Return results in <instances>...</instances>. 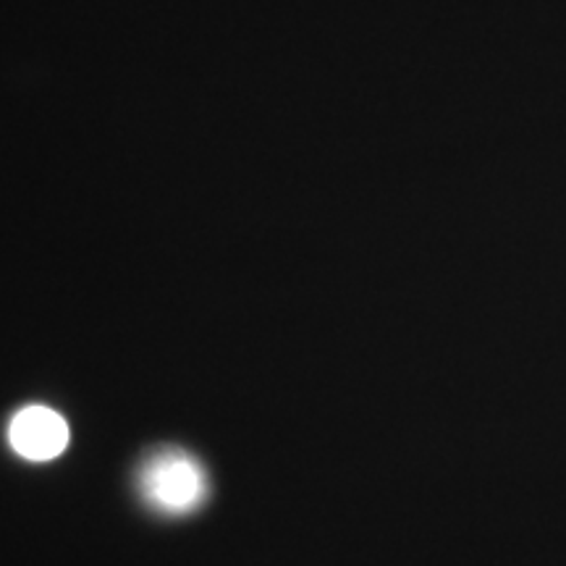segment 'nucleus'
Returning a JSON list of instances; mask_svg holds the SVG:
<instances>
[{"mask_svg": "<svg viewBox=\"0 0 566 566\" xmlns=\"http://www.w3.org/2000/svg\"><path fill=\"white\" fill-rule=\"evenodd\" d=\"M139 491L163 512H192L208 499L210 483L205 467L181 449H160L142 464Z\"/></svg>", "mask_w": 566, "mask_h": 566, "instance_id": "nucleus-1", "label": "nucleus"}, {"mask_svg": "<svg viewBox=\"0 0 566 566\" xmlns=\"http://www.w3.org/2000/svg\"><path fill=\"white\" fill-rule=\"evenodd\" d=\"M11 449L27 462H51L69 446V424L55 409L30 405L13 415L9 424Z\"/></svg>", "mask_w": 566, "mask_h": 566, "instance_id": "nucleus-2", "label": "nucleus"}]
</instances>
